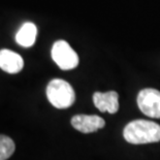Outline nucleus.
<instances>
[{
  "mask_svg": "<svg viewBox=\"0 0 160 160\" xmlns=\"http://www.w3.org/2000/svg\"><path fill=\"white\" fill-rule=\"evenodd\" d=\"M123 137L129 144L142 145L160 141V125L152 121L134 120L125 126Z\"/></svg>",
  "mask_w": 160,
  "mask_h": 160,
  "instance_id": "1",
  "label": "nucleus"
},
{
  "mask_svg": "<svg viewBox=\"0 0 160 160\" xmlns=\"http://www.w3.org/2000/svg\"><path fill=\"white\" fill-rule=\"evenodd\" d=\"M47 97L56 108H67L73 104L76 93L69 83L61 79H54L47 87Z\"/></svg>",
  "mask_w": 160,
  "mask_h": 160,
  "instance_id": "2",
  "label": "nucleus"
},
{
  "mask_svg": "<svg viewBox=\"0 0 160 160\" xmlns=\"http://www.w3.org/2000/svg\"><path fill=\"white\" fill-rule=\"evenodd\" d=\"M53 60L61 69L69 70L79 65V56L65 40H57L52 47Z\"/></svg>",
  "mask_w": 160,
  "mask_h": 160,
  "instance_id": "3",
  "label": "nucleus"
},
{
  "mask_svg": "<svg viewBox=\"0 0 160 160\" xmlns=\"http://www.w3.org/2000/svg\"><path fill=\"white\" fill-rule=\"evenodd\" d=\"M138 105L142 113L151 118H160V91L147 88L139 91Z\"/></svg>",
  "mask_w": 160,
  "mask_h": 160,
  "instance_id": "4",
  "label": "nucleus"
},
{
  "mask_svg": "<svg viewBox=\"0 0 160 160\" xmlns=\"http://www.w3.org/2000/svg\"><path fill=\"white\" fill-rule=\"evenodd\" d=\"M71 125L82 133H91L103 128L105 121L96 115H76L71 118Z\"/></svg>",
  "mask_w": 160,
  "mask_h": 160,
  "instance_id": "5",
  "label": "nucleus"
},
{
  "mask_svg": "<svg viewBox=\"0 0 160 160\" xmlns=\"http://www.w3.org/2000/svg\"><path fill=\"white\" fill-rule=\"evenodd\" d=\"M93 102L100 112H108L110 114H116L119 110V95L116 91L95 92L93 95Z\"/></svg>",
  "mask_w": 160,
  "mask_h": 160,
  "instance_id": "6",
  "label": "nucleus"
},
{
  "mask_svg": "<svg viewBox=\"0 0 160 160\" xmlns=\"http://www.w3.org/2000/svg\"><path fill=\"white\" fill-rule=\"evenodd\" d=\"M24 67L23 58L11 50L3 49L0 51V68L8 73H18Z\"/></svg>",
  "mask_w": 160,
  "mask_h": 160,
  "instance_id": "7",
  "label": "nucleus"
},
{
  "mask_svg": "<svg viewBox=\"0 0 160 160\" xmlns=\"http://www.w3.org/2000/svg\"><path fill=\"white\" fill-rule=\"evenodd\" d=\"M37 36V28L31 22L24 23L16 34V42L23 48H30L34 45Z\"/></svg>",
  "mask_w": 160,
  "mask_h": 160,
  "instance_id": "8",
  "label": "nucleus"
},
{
  "mask_svg": "<svg viewBox=\"0 0 160 160\" xmlns=\"http://www.w3.org/2000/svg\"><path fill=\"white\" fill-rule=\"evenodd\" d=\"M15 149V142L11 138L0 134V160L8 159L13 154Z\"/></svg>",
  "mask_w": 160,
  "mask_h": 160,
  "instance_id": "9",
  "label": "nucleus"
}]
</instances>
